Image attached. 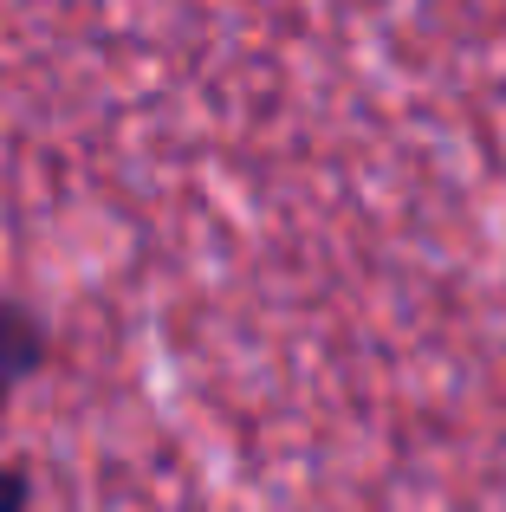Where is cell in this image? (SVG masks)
<instances>
[{
  "label": "cell",
  "mask_w": 506,
  "mask_h": 512,
  "mask_svg": "<svg viewBox=\"0 0 506 512\" xmlns=\"http://www.w3.org/2000/svg\"><path fill=\"white\" fill-rule=\"evenodd\" d=\"M39 363H46V331H39V318L26 312V305L0 299V402L26 383Z\"/></svg>",
  "instance_id": "cell-1"
}]
</instances>
